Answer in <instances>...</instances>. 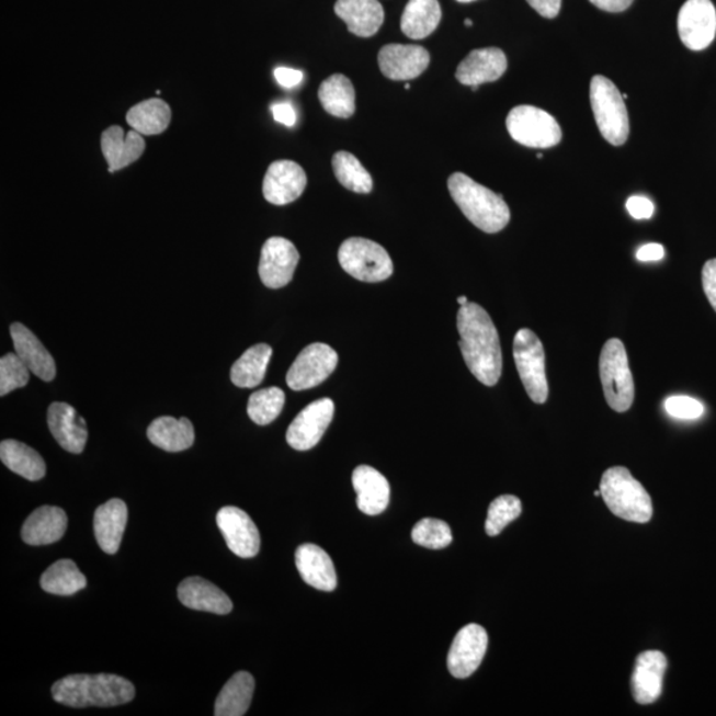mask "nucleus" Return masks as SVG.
I'll return each mask as SVG.
<instances>
[{"mask_svg":"<svg viewBox=\"0 0 716 716\" xmlns=\"http://www.w3.org/2000/svg\"><path fill=\"white\" fill-rule=\"evenodd\" d=\"M465 363L479 383L493 386L503 371L502 348L490 315L477 303L461 306L456 316Z\"/></svg>","mask_w":716,"mask_h":716,"instance_id":"1","label":"nucleus"},{"mask_svg":"<svg viewBox=\"0 0 716 716\" xmlns=\"http://www.w3.org/2000/svg\"><path fill=\"white\" fill-rule=\"evenodd\" d=\"M50 693L57 703L68 707H114L133 701L136 689L114 674H76L54 683Z\"/></svg>","mask_w":716,"mask_h":716,"instance_id":"2","label":"nucleus"},{"mask_svg":"<svg viewBox=\"0 0 716 716\" xmlns=\"http://www.w3.org/2000/svg\"><path fill=\"white\" fill-rule=\"evenodd\" d=\"M447 186L461 212L479 230L497 234L510 224V207L502 194L491 192L464 173L450 175Z\"/></svg>","mask_w":716,"mask_h":716,"instance_id":"3","label":"nucleus"},{"mask_svg":"<svg viewBox=\"0 0 716 716\" xmlns=\"http://www.w3.org/2000/svg\"><path fill=\"white\" fill-rule=\"evenodd\" d=\"M601 497L614 515L626 522L648 523L652 503L648 491L626 467H611L600 484Z\"/></svg>","mask_w":716,"mask_h":716,"instance_id":"4","label":"nucleus"},{"mask_svg":"<svg viewBox=\"0 0 716 716\" xmlns=\"http://www.w3.org/2000/svg\"><path fill=\"white\" fill-rule=\"evenodd\" d=\"M591 105L601 136L614 147L629 138V116L623 94L605 76H594L591 81Z\"/></svg>","mask_w":716,"mask_h":716,"instance_id":"5","label":"nucleus"},{"mask_svg":"<svg viewBox=\"0 0 716 716\" xmlns=\"http://www.w3.org/2000/svg\"><path fill=\"white\" fill-rule=\"evenodd\" d=\"M600 378L607 405L617 413L629 410L635 401V382L623 341H606L600 356Z\"/></svg>","mask_w":716,"mask_h":716,"instance_id":"6","label":"nucleus"},{"mask_svg":"<svg viewBox=\"0 0 716 716\" xmlns=\"http://www.w3.org/2000/svg\"><path fill=\"white\" fill-rule=\"evenodd\" d=\"M505 125L513 141L527 148H554L560 144L562 138V132L556 118L541 107L532 105L513 107L507 116Z\"/></svg>","mask_w":716,"mask_h":716,"instance_id":"7","label":"nucleus"},{"mask_svg":"<svg viewBox=\"0 0 716 716\" xmlns=\"http://www.w3.org/2000/svg\"><path fill=\"white\" fill-rule=\"evenodd\" d=\"M339 262L346 274L361 282H384L393 274L388 251L370 239H346L340 247Z\"/></svg>","mask_w":716,"mask_h":716,"instance_id":"8","label":"nucleus"},{"mask_svg":"<svg viewBox=\"0 0 716 716\" xmlns=\"http://www.w3.org/2000/svg\"><path fill=\"white\" fill-rule=\"evenodd\" d=\"M513 360H515L524 389L532 401L546 404L549 393L546 353H544L541 339L530 329H521L513 339Z\"/></svg>","mask_w":716,"mask_h":716,"instance_id":"9","label":"nucleus"},{"mask_svg":"<svg viewBox=\"0 0 716 716\" xmlns=\"http://www.w3.org/2000/svg\"><path fill=\"white\" fill-rule=\"evenodd\" d=\"M338 363V353L331 346L315 342L304 348L289 367L287 385L296 391L312 389L332 375Z\"/></svg>","mask_w":716,"mask_h":716,"instance_id":"10","label":"nucleus"},{"mask_svg":"<svg viewBox=\"0 0 716 716\" xmlns=\"http://www.w3.org/2000/svg\"><path fill=\"white\" fill-rule=\"evenodd\" d=\"M334 414V404L331 398H321L309 404L289 424L287 430L288 445L297 452H307L321 441Z\"/></svg>","mask_w":716,"mask_h":716,"instance_id":"11","label":"nucleus"},{"mask_svg":"<svg viewBox=\"0 0 716 716\" xmlns=\"http://www.w3.org/2000/svg\"><path fill=\"white\" fill-rule=\"evenodd\" d=\"M678 34L689 49H706L716 35V10L712 0H687L678 14Z\"/></svg>","mask_w":716,"mask_h":716,"instance_id":"12","label":"nucleus"},{"mask_svg":"<svg viewBox=\"0 0 716 716\" xmlns=\"http://www.w3.org/2000/svg\"><path fill=\"white\" fill-rule=\"evenodd\" d=\"M489 646V636L484 626L470 624L462 627L455 636L447 657L450 674L465 680L480 667Z\"/></svg>","mask_w":716,"mask_h":716,"instance_id":"13","label":"nucleus"},{"mask_svg":"<svg viewBox=\"0 0 716 716\" xmlns=\"http://www.w3.org/2000/svg\"><path fill=\"white\" fill-rule=\"evenodd\" d=\"M299 251L288 239L274 237L264 243L259 263V276L265 287L277 289L293 281Z\"/></svg>","mask_w":716,"mask_h":716,"instance_id":"14","label":"nucleus"},{"mask_svg":"<svg viewBox=\"0 0 716 716\" xmlns=\"http://www.w3.org/2000/svg\"><path fill=\"white\" fill-rule=\"evenodd\" d=\"M217 524L228 549L242 559H251L261 549V534L252 519L238 507L227 505L217 513Z\"/></svg>","mask_w":716,"mask_h":716,"instance_id":"15","label":"nucleus"},{"mask_svg":"<svg viewBox=\"0 0 716 716\" xmlns=\"http://www.w3.org/2000/svg\"><path fill=\"white\" fill-rule=\"evenodd\" d=\"M307 186L306 171L294 161H276L270 164L263 181L264 198L272 205L284 206L295 202Z\"/></svg>","mask_w":716,"mask_h":716,"instance_id":"16","label":"nucleus"},{"mask_svg":"<svg viewBox=\"0 0 716 716\" xmlns=\"http://www.w3.org/2000/svg\"><path fill=\"white\" fill-rule=\"evenodd\" d=\"M429 62L430 54L421 46L388 44L378 54L379 69L386 78L395 81L418 78L427 71Z\"/></svg>","mask_w":716,"mask_h":716,"instance_id":"17","label":"nucleus"},{"mask_svg":"<svg viewBox=\"0 0 716 716\" xmlns=\"http://www.w3.org/2000/svg\"><path fill=\"white\" fill-rule=\"evenodd\" d=\"M48 428L54 439L68 453L84 452L88 440V428L84 418L71 405L54 402L48 408Z\"/></svg>","mask_w":716,"mask_h":716,"instance_id":"18","label":"nucleus"},{"mask_svg":"<svg viewBox=\"0 0 716 716\" xmlns=\"http://www.w3.org/2000/svg\"><path fill=\"white\" fill-rule=\"evenodd\" d=\"M509 67L502 49L490 47L475 49L462 60L455 78L461 84L473 87L502 78Z\"/></svg>","mask_w":716,"mask_h":716,"instance_id":"19","label":"nucleus"},{"mask_svg":"<svg viewBox=\"0 0 716 716\" xmlns=\"http://www.w3.org/2000/svg\"><path fill=\"white\" fill-rule=\"evenodd\" d=\"M668 660L663 652L649 650L639 655L632 678V692L639 705L655 703L662 693Z\"/></svg>","mask_w":716,"mask_h":716,"instance_id":"20","label":"nucleus"},{"mask_svg":"<svg viewBox=\"0 0 716 716\" xmlns=\"http://www.w3.org/2000/svg\"><path fill=\"white\" fill-rule=\"evenodd\" d=\"M101 150L110 164L107 171L114 173L129 167L144 155L145 139L141 133L135 129L125 133L122 126L113 125L101 136Z\"/></svg>","mask_w":716,"mask_h":716,"instance_id":"21","label":"nucleus"},{"mask_svg":"<svg viewBox=\"0 0 716 716\" xmlns=\"http://www.w3.org/2000/svg\"><path fill=\"white\" fill-rule=\"evenodd\" d=\"M296 568L308 586L322 592H332L338 587V575L331 557L315 544H303L296 549Z\"/></svg>","mask_w":716,"mask_h":716,"instance_id":"22","label":"nucleus"},{"mask_svg":"<svg viewBox=\"0 0 716 716\" xmlns=\"http://www.w3.org/2000/svg\"><path fill=\"white\" fill-rule=\"evenodd\" d=\"M352 484L357 492V505L366 515L376 516L388 509L390 485L384 475L371 466H359L352 475Z\"/></svg>","mask_w":716,"mask_h":716,"instance_id":"23","label":"nucleus"},{"mask_svg":"<svg viewBox=\"0 0 716 716\" xmlns=\"http://www.w3.org/2000/svg\"><path fill=\"white\" fill-rule=\"evenodd\" d=\"M126 522H128V507L122 499L107 500L94 512V536L105 554H117L122 546Z\"/></svg>","mask_w":716,"mask_h":716,"instance_id":"24","label":"nucleus"},{"mask_svg":"<svg viewBox=\"0 0 716 716\" xmlns=\"http://www.w3.org/2000/svg\"><path fill=\"white\" fill-rule=\"evenodd\" d=\"M11 339L14 341L15 353L29 366L31 373L43 382L49 383L56 376V364L42 341L21 322H14L10 328Z\"/></svg>","mask_w":716,"mask_h":716,"instance_id":"25","label":"nucleus"},{"mask_svg":"<svg viewBox=\"0 0 716 716\" xmlns=\"http://www.w3.org/2000/svg\"><path fill=\"white\" fill-rule=\"evenodd\" d=\"M68 518L65 510L54 505H43L35 510L24 522L23 542L30 546H47L59 542L65 536Z\"/></svg>","mask_w":716,"mask_h":716,"instance_id":"26","label":"nucleus"},{"mask_svg":"<svg viewBox=\"0 0 716 716\" xmlns=\"http://www.w3.org/2000/svg\"><path fill=\"white\" fill-rule=\"evenodd\" d=\"M334 12L345 22L350 33L360 37L376 35L385 18L378 0H338Z\"/></svg>","mask_w":716,"mask_h":716,"instance_id":"27","label":"nucleus"},{"mask_svg":"<svg viewBox=\"0 0 716 716\" xmlns=\"http://www.w3.org/2000/svg\"><path fill=\"white\" fill-rule=\"evenodd\" d=\"M179 599L190 610L214 614H228L232 611V601L213 582L202 578H189L179 587Z\"/></svg>","mask_w":716,"mask_h":716,"instance_id":"28","label":"nucleus"},{"mask_svg":"<svg viewBox=\"0 0 716 716\" xmlns=\"http://www.w3.org/2000/svg\"><path fill=\"white\" fill-rule=\"evenodd\" d=\"M148 439L155 446L168 453H180L193 446L195 440L193 423L183 417H160L149 424Z\"/></svg>","mask_w":716,"mask_h":716,"instance_id":"29","label":"nucleus"},{"mask_svg":"<svg viewBox=\"0 0 716 716\" xmlns=\"http://www.w3.org/2000/svg\"><path fill=\"white\" fill-rule=\"evenodd\" d=\"M255 680L247 671H239L227 681L215 701V716H242L249 712Z\"/></svg>","mask_w":716,"mask_h":716,"instance_id":"30","label":"nucleus"},{"mask_svg":"<svg viewBox=\"0 0 716 716\" xmlns=\"http://www.w3.org/2000/svg\"><path fill=\"white\" fill-rule=\"evenodd\" d=\"M441 19L439 0H409L401 18V30L410 39L421 41L434 33Z\"/></svg>","mask_w":716,"mask_h":716,"instance_id":"31","label":"nucleus"},{"mask_svg":"<svg viewBox=\"0 0 716 716\" xmlns=\"http://www.w3.org/2000/svg\"><path fill=\"white\" fill-rule=\"evenodd\" d=\"M0 459L12 473L31 481L41 480L47 471L42 455L19 441L8 440L0 443Z\"/></svg>","mask_w":716,"mask_h":716,"instance_id":"32","label":"nucleus"},{"mask_svg":"<svg viewBox=\"0 0 716 716\" xmlns=\"http://www.w3.org/2000/svg\"><path fill=\"white\" fill-rule=\"evenodd\" d=\"M319 100L326 112L339 118H350L356 111V93L350 79L333 75L321 82Z\"/></svg>","mask_w":716,"mask_h":716,"instance_id":"33","label":"nucleus"},{"mask_svg":"<svg viewBox=\"0 0 716 716\" xmlns=\"http://www.w3.org/2000/svg\"><path fill=\"white\" fill-rule=\"evenodd\" d=\"M272 357V348L258 344L249 348L231 367V382L238 388L251 389L261 385Z\"/></svg>","mask_w":716,"mask_h":716,"instance_id":"34","label":"nucleus"},{"mask_svg":"<svg viewBox=\"0 0 716 716\" xmlns=\"http://www.w3.org/2000/svg\"><path fill=\"white\" fill-rule=\"evenodd\" d=\"M171 120L170 106L160 99H149L130 107L126 122L143 136L161 135Z\"/></svg>","mask_w":716,"mask_h":716,"instance_id":"35","label":"nucleus"},{"mask_svg":"<svg viewBox=\"0 0 716 716\" xmlns=\"http://www.w3.org/2000/svg\"><path fill=\"white\" fill-rule=\"evenodd\" d=\"M41 587L50 594L72 595L87 587V579L75 561L65 559L54 562L43 573Z\"/></svg>","mask_w":716,"mask_h":716,"instance_id":"36","label":"nucleus"},{"mask_svg":"<svg viewBox=\"0 0 716 716\" xmlns=\"http://www.w3.org/2000/svg\"><path fill=\"white\" fill-rule=\"evenodd\" d=\"M336 179L342 186L359 194H370L373 190V180L356 157L348 151H339L332 160Z\"/></svg>","mask_w":716,"mask_h":716,"instance_id":"37","label":"nucleus"},{"mask_svg":"<svg viewBox=\"0 0 716 716\" xmlns=\"http://www.w3.org/2000/svg\"><path fill=\"white\" fill-rule=\"evenodd\" d=\"M285 395L282 389L265 388L252 393L249 405H247V413L253 422L265 427L274 422L281 416L284 408Z\"/></svg>","mask_w":716,"mask_h":716,"instance_id":"38","label":"nucleus"},{"mask_svg":"<svg viewBox=\"0 0 716 716\" xmlns=\"http://www.w3.org/2000/svg\"><path fill=\"white\" fill-rule=\"evenodd\" d=\"M411 538L418 546L429 549H443L453 542V532L446 522L427 518L418 522L411 531Z\"/></svg>","mask_w":716,"mask_h":716,"instance_id":"39","label":"nucleus"},{"mask_svg":"<svg viewBox=\"0 0 716 716\" xmlns=\"http://www.w3.org/2000/svg\"><path fill=\"white\" fill-rule=\"evenodd\" d=\"M521 499L513 496H502L497 498L490 504L489 513H487V535L498 536L507 525L521 516Z\"/></svg>","mask_w":716,"mask_h":716,"instance_id":"40","label":"nucleus"},{"mask_svg":"<svg viewBox=\"0 0 716 716\" xmlns=\"http://www.w3.org/2000/svg\"><path fill=\"white\" fill-rule=\"evenodd\" d=\"M30 370L16 353L0 359V396L24 388L30 383Z\"/></svg>","mask_w":716,"mask_h":716,"instance_id":"41","label":"nucleus"},{"mask_svg":"<svg viewBox=\"0 0 716 716\" xmlns=\"http://www.w3.org/2000/svg\"><path fill=\"white\" fill-rule=\"evenodd\" d=\"M664 409L671 417L680 420H698L705 413V408L698 399L687 396L669 397L664 401Z\"/></svg>","mask_w":716,"mask_h":716,"instance_id":"42","label":"nucleus"},{"mask_svg":"<svg viewBox=\"0 0 716 716\" xmlns=\"http://www.w3.org/2000/svg\"><path fill=\"white\" fill-rule=\"evenodd\" d=\"M626 211L635 219H650L656 212V207L646 196L633 195L626 201Z\"/></svg>","mask_w":716,"mask_h":716,"instance_id":"43","label":"nucleus"},{"mask_svg":"<svg viewBox=\"0 0 716 716\" xmlns=\"http://www.w3.org/2000/svg\"><path fill=\"white\" fill-rule=\"evenodd\" d=\"M703 289L716 312V259L706 262L702 271Z\"/></svg>","mask_w":716,"mask_h":716,"instance_id":"44","label":"nucleus"},{"mask_svg":"<svg viewBox=\"0 0 716 716\" xmlns=\"http://www.w3.org/2000/svg\"><path fill=\"white\" fill-rule=\"evenodd\" d=\"M275 79L284 88H295L300 84L304 73L299 69L279 67L275 69Z\"/></svg>","mask_w":716,"mask_h":716,"instance_id":"45","label":"nucleus"},{"mask_svg":"<svg viewBox=\"0 0 716 716\" xmlns=\"http://www.w3.org/2000/svg\"><path fill=\"white\" fill-rule=\"evenodd\" d=\"M562 0H527V3L543 18L554 19L559 15Z\"/></svg>","mask_w":716,"mask_h":716,"instance_id":"46","label":"nucleus"},{"mask_svg":"<svg viewBox=\"0 0 716 716\" xmlns=\"http://www.w3.org/2000/svg\"><path fill=\"white\" fill-rule=\"evenodd\" d=\"M271 112L277 123L289 126V128L296 124V112L289 103L274 104L271 106Z\"/></svg>","mask_w":716,"mask_h":716,"instance_id":"47","label":"nucleus"},{"mask_svg":"<svg viewBox=\"0 0 716 716\" xmlns=\"http://www.w3.org/2000/svg\"><path fill=\"white\" fill-rule=\"evenodd\" d=\"M664 257L663 246L658 243L645 245L637 251L639 262H658Z\"/></svg>","mask_w":716,"mask_h":716,"instance_id":"48","label":"nucleus"},{"mask_svg":"<svg viewBox=\"0 0 716 716\" xmlns=\"http://www.w3.org/2000/svg\"><path fill=\"white\" fill-rule=\"evenodd\" d=\"M595 8L606 12H624L630 8L635 0H589Z\"/></svg>","mask_w":716,"mask_h":716,"instance_id":"49","label":"nucleus"},{"mask_svg":"<svg viewBox=\"0 0 716 716\" xmlns=\"http://www.w3.org/2000/svg\"><path fill=\"white\" fill-rule=\"evenodd\" d=\"M458 303L461 304V306H465V304L468 303V299H467L466 296H459L458 297Z\"/></svg>","mask_w":716,"mask_h":716,"instance_id":"50","label":"nucleus"},{"mask_svg":"<svg viewBox=\"0 0 716 716\" xmlns=\"http://www.w3.org/2000/svg\"><path fill=\"white\" fill-rule=\"evenodd\" d=\"M465 24L467 25V27H471L473 25L471 19H466Z\"/></svg>","mask_w":716,"mask_h":716,"instance_id":"51","label":"nucleus"},{"mask_svg":"<svg viewBox=\"0 0 716 716\" xmlns=\"http://www.w3.org/2000/svg\"><path fill=\"white\" fill-rule=\"evenodd\" d=\"M456 2H459V3H471V2H475V0H456Z\"/></svg>","mask_w":716,"mask_h":716,"instance_id":"52","label":"nucleus"},{"mask_svg":"<svg viewBox=\"0 0 716 716\" xmlns=\"http://www.w3.org/2000/svg\"><path fill=\"white\" fill-rule=\"evenodd\" d=\"M594 496H595V497H601V491H600V490L595 491V492H594Z\"/></svg>","mask_w":716,"mask_h":716,"instance_id":"53","label":"nucleus"},{"mask_svg":"<svg viewBox=\"0 0 716 716\" xmlns=\"http://www.w3.org/2000/svg\"><path fill=\"white\" fill-rule=\"evenodd\" d=\"M405 90H410V84H409V82H407V84H405Z\"/></svg>","mask_w":716,"mask_h":716,"instance_id":"54","label":"nucleus"},{"mask_svg":"<svg viewBox=\"0 0 716 716\" xmlns=\"http://www.w3.org/2000/svg\"><path fill=\"white\" fill-rule=\"evenodd\" d=\"M538 160H543L544 156L543 155H537Z\"/></svg>","mask_w":716,"mask_h":716,"instance_id":"55","label":"nucleus"}]
</instances>
